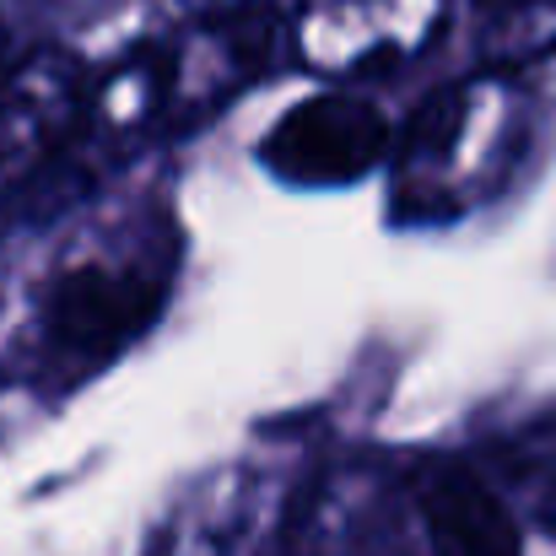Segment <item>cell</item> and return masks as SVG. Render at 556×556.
<instances>
[{"label": "cell", "instance_id": "cell-2", "mask_svg": "<svg viewBox=\"0 0 556 556\" xmlns=\"http://www.w3.org/2000/svg\"><path fill=\"white\" fill-rule=\"evenodd\" d=\"M535 136V103L514 71L486 65L481 76L438 87L405 136L394 141V200L416 222H448L486 205L514 179Z\"/></svg>", "mask_w": 556, "mask_h": 556}, {"label": "cell", "instance_id": "cell-11", "mask_svg": "<svg viewBox=\"0 0 556 556\" xmlns=\"http://www.w3.org/2000/svg\"><path fill=\"white\" fill-rule=\"evenodd\" d=\"M189 5H205V11H232V5H243V0H189Z\"/></svg>", "mask_w": 556, "mask_h": 556}, {"label": "cell", "instance_id": "cell-7", "mask_svg": "<svg viewBox=\"0 0 556 556\" xmlns=\"http://www.w3.org/2000/svg\"><path fill=\"white\" fill-rule=\"evenodd\" d=\"M372 114L378 109L352 103V98L308 103L270 136V163L292 179H352L368 163H378L389 147V136Z\"/></svg>", "mask_w": 556, "mask_h": 556}, {"label": "cell", "instance_id": "cell-6", "mask_svg": "<svg viewBox=\"0 0 556 556\" xmlns=\"http://www.w3.org/2000/svg\"><path fill=\"white\" fill-rule=\"evenodd\" d=\"M416 519L432 556H525V525L470 459H438L421 470Z\"/></svg>", "mask_w": 556, "mask_h": 556}, {"label": "cell", "instance_id": "cell-8", "mask_svg": "<svg viewBox=\"0 0 556 556\" xmlns=\"http://www.w3.org/2000/svg\"><path fill=\"white\" fill-rule=\"evenodd\" d=\"M481 470L503 492V503L514 508L519 525L556 535V427H530V432L508 438Z\"/></svg>", "mask_w": 556, "mask_h": 556}, {"label": "cell", "instance_id": "cell-9", "mask_svg": "<svg viewBox=\"0 0 556 556\" xmlns=\"http://www.w3.org/2000/svg\"><path fill=\"white\" fill-rule=\"evenodd\" d=\"M486 65L519 71L556 49V0H476Z\"/></svg>", "mask_w": 556, "mask_h": 556}, {"label": "cell", "instance_id": "cell-10", "mask_svg": "<svg viewBox=\"0 0 556 556\" xmlns=\"http://www.w3.org/2000/svg\"><path fill=\"white\" fill-rule=\"evenodd\" d=\"M11 60H16V54H11V33H5V16H0V71H5Z\"/></svg>", "mask_w": 556, "mask_h": 556}, {"label": "cell", "instance_id": "cell-5", "mask_svg": "<svg viewBox=\"0 0 556 556\" xmlns=\"http://www.w3.org/2000/svg\"><path fill=\"white\" fill-rule=\"evenodd\" d=\"M270 486L249 465H222L168 503L136 556H265Z\"/></svg>", "mask_w": 556, "mask_h": 556}, {"label": "cell", "instance_id": "cell-4", "mask_svg": "<svg viewBox=\"0 0 556 556\" xmlns=\"http://www.w3.org/2000/svg\"><path fill=\"white\" fill-rule=\"evenodd\" d=\"M87 71L65 49L16 54L0 71V200L33 185L81 136Z\"/></svg>", "mask_w": 556, "mask_h": 556}, {"label": "cell", "instance_id": "cell-1", "mask_svg": "<svg viewBox=\"0 0 556 556\" xmlns=\"http://www.w3.org/2000/svg\"><path fill=\"white\" fill-rule=\"evenodd\" d=\"M174 238L152 211L81 222L0 308V389L60 400L109 368L163 308Z\"/></svg>", "mask_w": 556, "mask_h": 556}, {"label": "cell", "instance_id": "cell-3", "mask_svg": "<svg viewBox=\"0 0 556 556\" xmlns=\"http://www.w3.org/2000/svg\"><path fill=\"white\" fill-rule=\"evenodd\" d=\"M448 22V0H308L292 22L314 76L357 81L416 60Z\"/></svg>", "mask_w": 556, "mask_h": 556}]
</instances>
